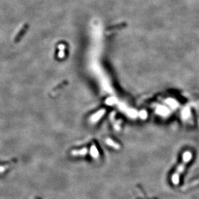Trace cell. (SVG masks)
Here are the masks:
<instances>
[{"instance_id": "cell-6", "label": "cell", "mask_w": 199, "mask_h": 199, "mask_svg": "<svg viewBox=\"0 0 199 199\" xmlns=\"http://www.w3.org/2000/svg\"><path fill=\"white\" fill-rule=\"evenodd\" d=\"M106 143L107 144H108V145L115 148V149H119V148H120V146H119V144H117V143H115V142H114L113 140L110 139H106Z\"/></svg>"}, {"instance_id": "cell-3", "label": "cell", "mask_w": 199, "mask_h": 199, "mask_svg": "<svg viewBox=\"0 0 199 199\" xmlns=\"http://www.w3.org/2000/svg\"><path fill=\"white\" fill-rule=\"evenodd\" d=\"M87 151L88 150L85 148L79 150H73L71 152V154L73 156H82V155H85L87 153Z\"/></svg>"}, {"instance_id": "cell-5", "label": "cell", "mask_w": 199, "mask_h": 199, "mask_svg": "<svg viewBox=\"0 0 199 199\" xmlns=\"http://www.w3.org/2000/svg\"><path fill=\"white\" fill-rule=\"evenodd\" d=\"M90 153H91V155L93 158H97L99 156V152L98 150H97V148L95 146H92L91 147V150H90Z\"/></svg>"}, {"instance_id": "cell-1", "label": "cell", "mask_w": 199, "mask_h": 199, "mask_svg": "<svg viewBox=\"0 0 199 199\" xmlns=\"http://www.w3.org/2000/svg\"><path fill=\"white\" fill-rule=\"evenodd\" d=\"M191 158H192V153H191V151H187L184 153L182 156V161L179 164L178 168H177L176 172L172 177V182L174 185H177L179 184V177L180 175H181V173L183 172L184 169H185L186 166L188 162L191 160Z\"/></svg>"}, {"instance_id": "cell-7", "label": "cell", "mask_w": 199, "mask_h": 199, "mask_svg": "<svg viewBox=\"0 0 199 199\" xmlns=\"http://www.w3.org/2000/svg\"><path fill=\"white\" fill-rule=\"evenodd\" d=\"M6 170V168L4 167V166H0V173L4 172Z\"/></svg>"}, {"instance_id": "cell-4", "label": "cell", "mask_w": 199, "mask_h": 199, "mask_svg": "<svg viewBox=\"0 0 199 199\" xmlns=\"http://www.w3.org/2000/svg\"><path fill=\"white\" fill-rule=\"evenodd\" d=\"M198 184H199V179H197V180H194V181H193L192 182H191L190 184H187V185L184 186L182 187V190H188V189H190V188H191V187H193L195 186H198Z\"/></svg>"}, {"instance_id": "cell-2", "label": "cell", "mask_w": 199, "mask_h": 199, "mask_svg": "<svg viewBox=\"0 0 199 199\" xmlns=\"http://www.w3.org/2000/svg\"><path fill=\"white\" fill-rule=\"evenodd\" d=\"M105 112H106V110L103 109V110H101L98 112H97V113H96L95 114H93L92 116H91V117L90 118V122L95 123L97 121H98L101 119V117L103 116L104 114H105Z\"/></svg>"}]
</instances>
